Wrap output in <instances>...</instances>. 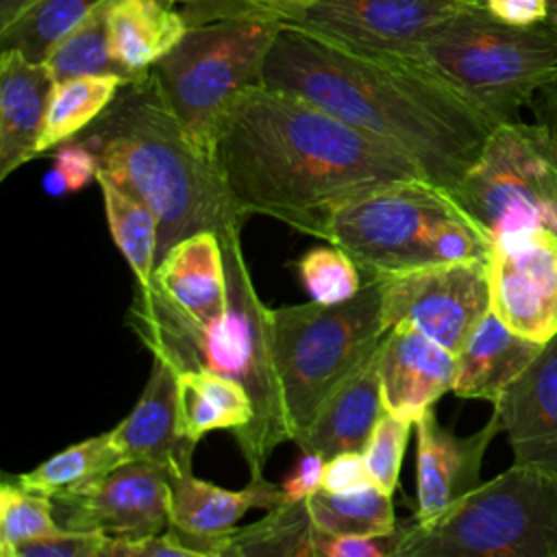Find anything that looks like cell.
Returning <instances> with one entry per match:
<instances>
[{
	"mask_svg": "<svg viewBox=\"0 0 557 557\" xmlns=\"http://www.w3.org/2000/svg\"><path fill=\"white\" fill-rule=\"evenodd\" d=\"M54 518L67 531L139 540L170 529L168 474L126 461L104 476L52 496Z\"/></svg>",
	"mask_w": 557,
	"mask_h": 557,
	"instance_id": "4fadbf2b",
	"label": "cell"
},
{
	"mask_svg": "<svg viewBox=\"0 0 557 557\" xmlns=\"http://www.w3.org/2000/svg\"><path fill=\"white\" fill-rule=\"evenodd\" d=\"M450 196L492 244L518 231L557 235V133L522 120L496 126Z\"/></svg>",
	"mask_w": 557,
	"mask_h": 557,
	"instance_id": "9c48e42d",
	"label": "cell"
},
{
	"mask_svg": "<svg viewBox=\"0 0 557 557\" xmlns=\"http://www.w3.org/2000/svg\"><path fill=\"white\" fill-rule=\"evenodd\" d=\"M35 0H0V30L15 22Z\"/></svg>",
	"mask_w": 557,
	"mask_h": 557,
	"instance_id": "f6af8a7d",
	"label": "cell"
},
{
	"mask_svg": "<svg viewBox=\"0 0 557 557\" xmlns=\"http://www.w3.org/2000/svg\"><path fill=\"white\" fill-rule=\"evenodd\" d=\"M296 270L311 302L318 305H339L355 298L363 287L357 263L333 244L307 250Z\"/></svg>",
	"mask_w": 557,
	"mask_h": 557,
	"instance_id": "836d02e7",
	"label": "cell"
},
{
	"mask_svg": "<svg viewBox=\"0 0 557 557\" xmlns=\"http://www.w3.org/2000/svg\"><path fill=\"white\" fill-rule=\"evenodd\" d=\"M483 7L496 20L513 26L548 22V7L544 0H483Z\"/></svg>",
	"mask_w": 557,
	"mask_h": 557,
	"instance_id": "7bdbcfd3",
	"label": "cell"
},
{
	"mask_svg": "<svg viewBox=\"0 0 557 557\" xmlns=\"http://www.w3.org/2000/svg\"><path fill=\"white\" fill-rule=\"evenodd\" d=\"M237 557H324L307 503H285L226 535Z\"/></svg>",
	"mask_w": 557,
	"mask_h": 557,
	"instance_id": "f546056e",
	"label": "cell"
},
{
	"mask_svg": "<svg viewBox=\"0 0 557 557\" xmlns=\"http://www.w3.org/2000/svg\"><path fill=\"white\" fill-rule=\"evenodd\" d=\"M54 168L65 176L70 194L85 189L98 178V161L78 139L65 141L54 150Z\"/></svg>",
	"mask_w": 557,
	"mask_h": 557,
	"instance_id": "f35d334b",
	"label": "cell"
},
{
	"mask_svg": "<svg viewBox=\"0 0 557 557\" xmlns=\"http://www.w3.org/2000/svg\"><path fill=\"white\" fill-rule=\"evenodd\" d=\"M176 385L178 422L187 440L198 444L211 431H231L239 444L248 435L255 405L237 381L211 372H181Z\"/></svg>",
	"mask_w": 557,
	"mask_h": 557,
	"instance_id": "d4e9b609",
	"label": "cell"
},
{
	"mask_svg": "<svg viewBox=\"0 0 557 557\" xmlns=\"http://www.w3.org/2000/svg\"><path fill=\"white\" fill-rule=\"evenodd\" d=\"M533 120L557 133V78L544 85L529 102Z\"/></svg>",
	"mask_w": 557,
	"mask_h": 557,
	"instance_id": "ee69618b",
	"label": "cell"
},
{
	"mask_svg": "<svg viewBox=\"0 0 557 557\" xmlns=\"http://www.w3.org/2000/svg\"><path fill=\"white\" fill-rule=\"evenodd\" d=\"M542 346L520 337L490 311L457 352L453 394L496 405L505 389L531 366Z\"/></svg>",
	"mask_w": 557,
	"mask_h": 557,
	"instance_id": "cb8c5ba5",
	"label": "cell"
},
{
	"mask_svg": "<svg viewBox=\"0 0 557 557\" xmlns=\"http://www.w3.org/2000/svg\"><path fill=\"white\" fill-rule=\"evenodd\" d=\"M411 424L413 422L396 418L385 411L363 448L370 481L389 496L398 485L403 455H405Z\"/></svg>",
	"mask_w": 557,
	"mask_h": 557,
	"instance_id": "d590c367",
	"label": "cell"
},
{
	"mask_svg": "<svg viewBox=\"0 0 557 557\" xmlns=\"http://www.w3.org/2000/svg\"><path fill=\"white\" fill-rule=\"evenodd\" d=\"M102 540L100 533H81L67 531L59 537L24 542L15 546L20 557H102Z\"/></svg>",
	"mask_w": 557,
	"mask_h": 557,
	"instance_id": "74e56055",
	"label": "cell"
},
{
	"mask_svg": "<svg viewBox=\"0 0 557 557\" xmlns=\"http://www.w3.org/2000/svg\"><path fill=\"white\" fill-rule=\"evenodd\" d=\"M65 529L54 518L50 496L22 487L13 476L0 485V544L20 546L24 542L63 535Z\"/></svg>",
	"mask_w": 557,
	"mask_h": 557,
	"instance_id": "d6a6232c",
	"label": "cell"
},
{
	"mask_svg": "<svg viewBox=\"0 0 557 557\" xmlns=\"http://www.w3.org/2000/svg\"><path fill=\"white\" fill-rule=\"evenodd\" d=\"M381 285L383 322L409 326L450 352H459L492 311L487 261L431 263L372 276Z\"/></svg>",
	"mask_w": 557,
	"mask_h": 557,
	"instance_id": "8fae6325",
	"label": "cell"
},
{
	"mask_svg": "<svg viewBox=\"0 0 557 557\" xmlns=\"http://www.w3.org/2000/svg\"><path fill=\"white\" fill-rule=\"evenodd\" d=\"M513 463L557 474V335L494 405Z\"/></svg>",
	"mask_w": 557,
	"mask_h": 557,
	"instance_id": "2e32d148",
	"label": "cell"
},
{
	"mask_svg": "<svg viewBox=\"0 0 557 557\" xmlns=\"http://www.w3.org/2000/svg\"><path fill=\"white\" fill-rule=\"evenodd\" d=\"M220 242L228 287V307L220 320L209 324L194 320L152 281L135 283L126 324L152 357L170 363L176 374H220L237 381L250 394L255 422L239 442V450L250 479H261L272 450L289 440L272 352V309L255 289L239 233Z\"/></svg>",
	"mask_w": 557,
	"mask_h": 557,
	"instance_id": "277c9868",
	"label": "cell"
},
{
	"mask_svg": "<svg viewBox=\"0 0 557 557\" xmlns=\"http://www.w3.org/2000/svg\"><path fill=\"white\" fill-rule=\"evenodd\" d=\"M0 557H20L15 546H7V544H0Z\"/></svg>",
	"mask_w": 557,
	"mask_h": 557,
	"instance_id": "681fc988",
	"label": "cell"
},
{
	"mask_svg": "<svg viewBox=\"0 0 557 557\" xmlns=\"http://www.w3.org/2000/svg\"><path fill=\"white\" fill-rule=\"evenodd\" d=\"M52 87L44 63L0 50V181L37 157Z\"/></svg>",
	"mask_w": 557,
	"mask_h": 557,
	"instance_id": "ffe728a7",
	"label": "cell"
},
{
	"mask_svg": "<svg viewBox=\"0 0 557 557\" xmlns=\"http://www.w3.org/2000/svg\"><path fill=\"white\" fill-rule=\"evenodd\" d=\"M41 185H44V191H46L48 196H54V198H59V196H63V194L70 191L65 176H63L57 168H50V170L44 174Z\"/></svg>",
	"mask_w": 557,
	"mask_h": 557,
	"instance_id": "bcb514c9",
	"label": "cell"
},
{
	"mask_svg": "<svg viewBox=\"0 0 557 557\" xmlns=\"http://www.w3.org/2000/svg\"><path fill=\"white\" fill-rule=\"evenodd\" d=\"M383 413L385 407L376 350L322 403L296 444L300 453H315L326 461L342 453H363Z\"/></svg>",
	"mask_w": 557,
	"mask_h": 557,
	"instance_id": "44dd1931",
	"label": "cell"
},
{
	"mask_svg": "<svg viewBox=\"0 0 557 557\" xmlns=\"http://www.w3.org/2000/svg\"><path fill=\"white\" fill-rule=\"evenodd\" d=\"M483 0H320L292 24L337 44L405 57L448 20Z\"/></svg>",
	"mask_w": 557,
	"mask_h": 557,
	"instance_id": "7c38bea8",
	"label": "cell"
},
{
	"mask_svg": "<svg viewBox=\"0 0 557 557\" xmlns=\"http://www.w3.org/2000/svg\"><path fill=\"white\" fill-rule=\"evenodd\" d=\"M370 472L363 453H342L326 461L324 476H322V490L344 494L359 487L370 485Z\"/></svg>",
	"mask_w": 557,
	"mask_h": 557,
	"instance_id": "ab89813d",
	"label": "cell"
},
{
	"mask_svg": "<svg viewBox=\"0 0 557 557\" xmlns=\"http://www.w3.org/2000/svg\"><path fill=\"white\" fill-rule=\"evenodd\" d=\"M383 537L329 535L315 529V544L324 557H389V544Z\"/></svg>",
	"mask_w": 557,
	"mask_h": 557,
	"instance_id": "b9f144b4",
	"label": "cell"
},
{
	"mask_svg": "<svg viewBox=\"0 0 557 557\" xmlns=\"http://www.w3.org/2000/svg\"><path fill=\"white\" fill-rule=\"evenodd\" d=\"M315 2L320 0H178V7L189 26L231 17H263L292 24Z\"/></svg>",
	"mask_w": 557,
	"mask_h": 557,
	"instance_id": "e575fe53",
	"label": "cell"
},
{
	"mask_svg": "<svg viewBox=\"0 0 557 557\" xmlns=\"http://www.w3.org/2000/svg\"><path fill=\"white\" fill-rule=\"evenodd\" d=\"M307 509L313 527L329 535L389 537L396 533L392 496L374 483L344 494L318 490L307 500Z\"/></svg>",
	"mask_w": 557,
	"mask_h": 557,
	"instance_id": "83f0119b",
	"label": "cell"
},
{
	"mask_svg": "<svg viewBox=\"0 0 557 557\" xmlns=\"http://www.w3.org/2000/svg\"><path fill=\"white\" fill-rule=\"evenodd\" d=\"M385 335L376 278H366L361 292L339 305L272 309L274 368L292 442L307 431L322 403L379 350Z\"/></svg>",
	"mask_w": 557,
	"mask_h": 557,
	"instance_id": "52a82bcc",
	"label": "cell"
},
{
	"mask_svg": "<svg viewBox=\"0 0 557 557\" xmlns=\"http://www.w3.org/2000/svg\"><path fill=\"white\" fill-rule=\"evenodd\" d=\"M387 544L389 557H557V474L513 463Z\"/></svg>",
	"mask_w": 557,
	"mask_h": 557,
	"instance_id": "8992f818",
	"label": "cell"
},
{
	"mask_svg": "<svg viewBox=\"0 0 557 557\" xmlns=\"http://www.w3.org/2000/svg\"><path fill=\"white\" fill-rule=\"evenodd\" d=\"M405 59L500 126L518 122L522 107L557 78V26H513L476 9L442 24Z\"/></svg>",
	"mask_w": 557,
	"mask_h": 557,
	"instance_id": "5b68a950",
	"label": "cell"
},
{
	"mask_svg": "<svg viewBox=\"0 0 557 557\" xmlns=\"http://www.w3.org/2000/svg\"><path fill=\"white\" fill-rule=\"evenodd\" d=\"M459 211L450 191L426 178L396 181L346 202L331 218L324 239L372 278L431 265L437 226Z\"/></svg>",
	"mask_w": 557,
	"mask_h": 557,
	"instance_id": "30bf717a",
	"label": "cell"
},
{
	"mask_svg": "<svg viewBox=\"0 0 557 557\" xmlns=\"http://www.w3.org/2000/svg\"><path fill=\"white\" fill-rule=\"evenodd\" d=\"M213 159L246 218L268 215L320 239L346 202L387 183L426 178L394 144L265 85L237 100Z\"/></svg>",
	"mask_w": 557,
	"mask_h": 557,
	"instance_id": "6da1fadb",
	"label": "cell"
},
{
	"mask_svg": "<svg viewBox=\"0 0 557 557\" xmlns=\"http://www.w3.org/2000/svg\"><path fill=\"white\" fill-rule=\"evenodd\" d=\"M109 4L111 0L94 9L48 54L44 65L48 67L54 83H63L78 76H91V74H109V72L122 74L117 63L113 61L111 46H109V26H107Z\"/></svg>",
	"mask_w": 557,
	"mask_h": 557,
	"instance_id": "1f68e13d",
	"label": "cell"
},
{
	"mask_svg": "<svg viewBox=\"0 0 557 557\" xmlns=\"http://www.w3.org/2000/svg\"><path fill=\"white\" fill-rule=\"evenodd\" d=\"M213 557H237V553H235V548L228 544L226 535L215 542V546H213Z\"/></svg>",
	"mask_w": 557,
	"mask_h": 557,
	"instance_id": "7dc6e473",
	"label": "cell"
},
{
	"mask_svg": "<svg viewBox=\"0 0 557 557\" xmlns=\"http://www.w3.org/2000/svg\"><path fill=\"white\" fill-rule=\"evenodd\" d=\"M96 183L102 191L111 237L131 265L135 283H152L159 265V222L154 213L144 202L120 189L104 174L98 172Z\"/></svg>",
	"mask_w": 557,
	"mask_h": 557,
	"instance_id": "4316f807",
	"label": "cell"
},
{
	"mask_svg": "<svg viewBox=\"0 0 557 557\" xmlns=\"http://www.w3.org/2000/svg\"><path fill=\"white\" fill-rule=\"evenodd\" d=\"M107 0H35L15 22L0 30V50H17L44 63L94 9Z\"/></svg>",
	"mask_w": 557,
	"mask_h": 557,
	"instance_id": "4dcf8cb0",
	"label": "cell"
},
{
	"mask_svg": "<svg viewBox=\"0 0 557 557\" xmlns=\"http://www.w3.org/2000/svg\"><path fill=\"white\" fill-rule=\"evenodd\" d=\"M126 81L131 78L109 72L54 83L37 141V157L48 150H57L61 144L72 141L91 126L113 102Z\"/></svg>",
	"mask_w": 557,
	"mask_h": 557,
	"instance_id": "484cf974",
	"label": "cell"
},
{
	"mask_svg": "<svg viewBox=\"0 0 557 557\" xmlns=\"http://www.w3.org/2000/svg\"><path fill=\"white\" fill-rule=\"evenodd\" d=\"M98 172L144 202L159 222V261L185 237L242 233L237 209L213 157L185 133L150 70L124 83L104 113L76 135Z\"/></svg>",
	"mask_w": 557,
	"mask_h": 557,
	"instance_id": "3957f363",
	"label": "cell"
},
{
	"mask_svg": "<svg viewBox=\"0 0 557 557\" xmlns=\"http://www.w3.org/2000/svg\"><path fill=\"white\" fill-rule=\"evenodd\" d=\"M154 283L194 320L202 324L220 320L228 307L220 237L215 233H196L174 244L159 261Z\"/></svg>",
	"mask_w": 557,
	"mask_h": 557,
	"instance_id": "7402d4cb",
	"label": "cell"
},
{
	"mask_svg": "<svg viewBox=\"0 0 557 557\" xmlns=\"http://www.w3.org/2000/svg\"><path fill=\"white\" fill-rule=\"evenodd\" d=\"M107 26L113 61L126 78L148 74L189 30L178 0H111Z\"/></svg>",
	"mask_w": 557,
	"mask_h": 557,
	"instance_id": "603a6c76",
	"label": "cell"
},
{
	"mask_svg": "<svg viewBox=\"0 0 557 557\" xmlns=\"http://www.w3.org/2000/svg\"><path fill=\"white\" fill-rule=\"evenodd\" d=\"M326 459L315 453H302L289 474L283 479L281 490L285 503H307L318 490H322Z\"/></svg>",
	"mask_w": 557,
	"mask_h": 557,
	"instance_id": "60d3db41",
	"label": "cell"
},
{
	"mask_svg": "<svg viewBox=\"0 0 557 557\" xmlns=\"http://www.w3.org/2000/svg\"><path fill=\"white\" fill-rule=\"evenodd\" d=\"M283 22L231 17L189 26L154 67L165 100L189 139L209 157L237 100L263 85L270 48Z\"/></svg>",
	"mask_w": 557,
	"mask_h": 557,
	"instance_id": "ba28073f",
	"label": "cell"
},
{
	"mask_svg": "<svg viewBox=\"0 0 557 557\" xmlns=\"http://www.w3.org/2000/svg\"><path fill=\"white\" fill-rule=\"evenodd\" d=\"M176 372L152 357L148 383L133 411L111 429L124 461L150 463L165 474L191 470L196 442L181 433Z\"/></svg>",
	"mask_w": 557,
	"mask_h": 557,
	"instance_id": "ac0fdd59",
	"label": "cell"
},
{
	"mask_svg": "<svg viewBox=\"0 0 557 557\" xmlns=\"http://www.w3.org/2000/svg\"><path fill=\"white\" fill-rule=\"evenodd\" d=\"M379 372L385 411L416 424L453 392L457 355L416 329L394 326L379 346Z\"/></svg>",
	"mask_w": 557,
	"mask_h": 557,
	"instance_id": "e0dca14e",
	"label": "cell"
},
{
	"mask_svg": "<svg viewBox=\"0 0 557 557\" xmlns=\"http://www.w3.org/2000/svg\"><path fill=\"white\" fill-rule=\"evenodd\" d=\"M492 313L520 337L557 335V235L518 231L498 237L487 259Z\"/></svg>",
	"mask_w": 557,
	"mask_h": 557,
	"instance_id": "5bb4252c",
	"label": "cell"
},
{
	"mask_svg": "<svg viewBox=\"0 0 557 557\" xmlns=\"http://www.w3.org/2000/svg\"><path fill=\"white\" fill-rule=\"evenodd\" d=\"M263 85L311 100L407 152L424 176L453 191L496 124L413 61L366 52L294 24L276 35Z\"/></svg>",
	"mask_w": 557,
	"mask_h": 557,
	"instance_id": "7a4b0ae2",
	"label": "cell"
},
{
	"mask_svg": "<svg viewBox=\"0 0 557 557\" xmlns=\"http://www.w3.org/2000/svg\"><path fill=\"white\" fill-rule=\"evenodd\" d=\"M170 527L198 542H215L228 535L250 509L272 511L285 505L281 485L265 476L250 479L244 490H226L207 483L194 470L168 474Z\"/></svg>",
	"mask_w": 557,
	"mask_h": 557,
	"instance_id": "d6986e66",
	"label": "cell"
},
{
	"mask_svg": "<svg viewBox=\"0 0 557 557\" xmlns=\"http://www.w3.org/2000/svg\"><path fill=\"white\" fill-rule=\"evenodd\" d=\"M122 463L126 461L113 440V433L107 431L63 448L61 453L41 461L37 468L13 479L22 487L52 498L63 492L83 487Z\"/></svg>",
	"mask_w": 557,
	"mask_h": 557,
	"instance_id": "f1b7e54d",
	"label": "cell"
},
{
	"mask_svg": "<svg viewBox=\"0 0 557 557\" xmlns=\"http://www.w3.org/2000/svg\"><path fill=\"white\" fill-rule=\"evenodd\" d=\"M416 513L413 520H431L481 485L485 450L500 431L498 418L468 437L444 429L433 409L416 422Z\"/></svg>",
	"mask_w": 557,
	"mask_h": 557,
	"instance_id": "9a60e30c",
	"label": "cell"
},
{
	"mask_svg": "<svg viewBox=\"0 0 557 557\" xmlns=\"http://www.w3.org/2000/svg\"><path fill=\"white\" fill-rule=\"evenodd\" d=\"M215 542L202 544L181 535L170 527L159 535L139 537V540L104 537L102 557H213Z\"/></svg>",
	"mask_w": 557,
	"mask_h": 557,
	"instance_id": "8d00e7d4",
	"label": "cell"
},
{
	"mask_svg": "<svg viewBox=\"0 0 557 557\" xmlns=\"http://www.w3.org/2000/svg\"><path fill=\"white\" fill-rule=\"evenodd\" d=\"M548 7V24L557 26V0H544Z\"/></svg>",
	"mask_w": 557,
	"mask_h": 557,
	"instance_id": "c3c4849f",
	"label": "cell"
}]
</instances>
